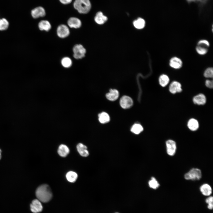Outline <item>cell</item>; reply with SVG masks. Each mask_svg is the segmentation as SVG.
<instances>
[{"instance_id":"cell-13","label":"cell","mask_w":213,"mask_h":213,"mask_svg":"<svg viewBox=\"0 0 213 213\" xmlns=\"http://www.w3.org/2000/svg\"><path fill=\"white\" fill-rule=\"evenodd\" d=\"M193 101L196 104L199 105H204L206 102V97L204 94L199 93L193 97Z\"/></svg>"},{"instance_id":"cell-34","label":"cell","mask_w":213,"mask_h":213,"mask_svg":"<svg viewBox=\"0 0 213 213\" xmlns=\"http://www.w3.org/2000/svg\"><path fill=\"white\" fill-rule=\"evenodd\" d=\"M189 3L192 2H199L202 4H204L208 0H186Z\"/></svg>"},{"instance_id":"cell-35","label":"cell","mask_w":213,"mask_h":213,"mask_svg":"<svg viewBox=\"0 0 213 213\" xmlns=\"http://www.w3.org/2000/svg\"><path fill=\"white\" fill-rule=\"evenodd\" d=\"M59 1L63 4H67L71 2L72 0H59Z\"/></svg>"},{"instance_id":"cell-10","label":"cell","mask_w":213,"mask_h":213,"mask_svg":"<svg viewBox=\"0 0 213 213\" xmlns=\"http://www.w3.org/2000/svg\"><path fill=\"white\" fill-rule=\"evenodd\" d=\"M169 90L170 92L173 94L181 92L182 91L181 85L178 81H174L170 85Z\"/></svg>"},{"instance_id":"cell-18","label":"cell","mask_w":213,"mask_h":213,"mask_svg":"<svg viewBox=\"0 0 213 213\" xmlns=\"http://www.w3.org/2000/svg\"><path fill=\"white\" fill-rule=\"evenodd\" d=\"M38 27L41 30L48 31L51 29V25L48 21L42 20L38 23Z\"/></svg>"},{"instance_id":"cell-28","label":"cell","mask_w":213,"mask_h":213,"mask_svg":"<svg viewBox=\"0 0 213 213\" xmlns=\"http://www.w3.org/2000/svg\"><path fill=\"white\" fill-rule=\"evenodd\" d=\"M9 24L7 20L4 18L0 19V30H7L8 28Z\"/></svg>"},{"instance_id":"cell-9","label":"cell","mask_w":213,"mask_h":213,"mask_svg":"<svg viewBox=\"0 0 213 213\" xmlns=\"http://www.w3.org/2000/svg\"><path fill=\"white\" fill-rule=\"evenodd\" d=\"M31 13L32 17L35 19L44 17L46 14L45 9L41 6L37 7L32 9Z\"/></svg>"},{"instance_id":"cell-37","label":"cell","mask_w":213,"mask_h":213,"mask_svg":"<svg viewBox=\"0 0 213 213\" xmlns=\"http://www.w3.org/2000/svg\"><path fill=\"white\" fill-rule=\"evenodd\" d=\"M118 213V212H116V213Z\"/></svg>"},{"instance_id":"cell-6","label":"cell","mask_w":213,"mask_h":213,"mask_svg":"<svg viewBox=\"0 0 213 213\" xmlns=\"http://www.w3.org/2000/svg\"><path fill=\"white\" fill-rule=\"evenodd\" d=\"M58 36L61 38H64L68 36L70 34V31L68 27L64 24L59 25L57 30Z\"/></svg>"},{"instance_id":"cell-30","label":"cell","mask_w":213,"mask_h":213,"mask_svg":"<svg viewBox=\"0 0 213 213\" xmlns=\"http://www.w3.org/2000/svg\"><path fill=\"white\" fill-rule=\"evenodd\" d=\"M204 76L206 78H212L213 76L212 67H209L206 68L204 72Z\"/></svg>"},{"instance_id":"cell-8","label":"cell","mask_w":213,"mask_h":213,"mask_svg":"<svg viewBox=\"0 0 213 213\" xmlns=\"http://www.w3.org/2000/svg\"><path fill=\"white\" fill-rule=\"evenodd\" d=\"M30 209L33 213H38L41 212L43 206L41 201L38 199L33 200L30 204Z\"/></svg>"},{"instance_id":"cell-22","label":"cell","mask_w":213,"mask_h":213,"mask_svg":"<svg viewBox=\"0 0 213 213\" xmlns=\"http://www.w3.org/2000/svg\"><path fill=\"white\" fill-rule=\"evenodd\" d=\"M99 120L102 124H105L109 122L110 120L109 115L106 112H103L98 115Z\"/></svg>"},{"instance_id":"cell-7","label":"cell","mask_w":213,"mask_h":213,"mask_svg":"<svg viewBox=\"0 0 213 213\" xmlns=\"http://www.w3.org/2000/svg\"><path fill=\"white\" fill-rule=\"evenodd\" d=\"M120 104L122 108L127 109L132 106L133 102L132 99L129 96H124L120 99Z\"/></svg>"},{"instance_id":"cell-5","label":"cell","mask_w":213,"mask_h":213,"mask_svg":"<svg viewBox=\"0 0 213 213\" xmlns=\"http://www.w3.org/2000/svg\"><path fill=\"white\" fill-rule=\"evenodd\" d=\"M165 143L167 154L170 156H173L177 150L176 142L172 140L169 139L166 141Z\"/></svg>"},{"instance_id":"cell-21","label":"cell","mask_w":213,"mask_h":213,"mask_svg":"<svg viewBox=\"0 0 213 213\" xmlns=\"http://www.w3.org/2000/svg\"><path fill=\"white\" fill-rule=\"evenodd\" d=\"M169 82V78L168 75L166 74H162L159 77V83L162 87L166 86L168 84Z\"/></svg>"},{"instance_id":"cell-31","label":"cell","mask_w":213,"mask_h":213,"mask_svg":"<svg viewBox=\"0 0 213 213\" xmlns=\"http://www.w3.org/2000/svg\"><path fill=\"white\" fill-rule=\"evenodd\" d=\"M205 202L207 204V208L208 209L211 210L213 208V197L212 196H209L207 198Z\"/></svg>"},{"instance_id":"cell-29","label":"cell","mask_w":213,"mask_h":213,"mask_svg":"<svg viewBox=\"0 0 213 213\" xmlns=\"http://www.w3.org/2000/svg\"><path fill=\"white\" fill-rule=\"evenodd\" d=\"M196 52L200 55H205L208 51V49L206 47L199 45H197L196 46Z\"/></svg>"},{"instance_id":"cell-32","label":"cell","mask_w":213,"mask_h":213,"mask_svg":"<svg viewBox=\"0 0 213 213\" xmlns=\"http://www.w3.org/2000/svg\"><path fill=\"white\" fill-rule=\"evenodd\" d=\"M197 45L207 48L209 46L210 44L209 42L207 40L202 39L199 41L197 43Z\"/></svg>"},{"instance_id":"cell-15","label":"cell","mask_w":213,"mask_h":213,"mask_svg":"<svg viewBox=\"0 0 213 213\" xmlns=\"http://www.w3.org/2000/svg\"><path fill=\"white\" fill-rule=\"evenodd\" d=\"M187 127L192 131L197 130L199 127V123L196 119L192 118L190 119L187 122Z\"/></svg>"},{"instance_id":"cell-1","label":"cell","mask_w":213,"mask_h":213,"mask_svg":"<svg viewBox=\"0 0 213 213\" xmlns=\"http://www.w3.org/2000/svg\"><path fill=\"white\" fill-rule=\"evenodd\" d=\"M37 199L43 203L49 201L51 199L52 194L49 186L47 184H43L39 186L36 192Z\"/></svg>"},{"instance_id":"cell-2","label":"cell","mask_w":213,"mask_h":213,"mask_svg":"<svg viewBox=\"0 0 213 213\" xmlns=\"http://www.w3.org/2000/svg\"><path fill=\"white\" fill-rule=\"evenodd\" d=\"M73 7L79 13L86 14L90 11L91 4L89 0H75Z\"/></svg>"},{"instance_id":"cell-3","label":"cell","mask_w":213,"mask_h":213,"mask_svg":"<svg viewBox=\"0 0 213 213\" xmlns=\"http://www.w3.org/2000/svg\"><path fill=\"white\" fill-rule=\"evenodd\" d=\"M201 177V170L198 168H194L191 169L184 176L185 179L187 180H199Z\"/></svg>"},{"instance_id":"cell-33","label":"cell","mask_w":213,"mask_h":213,"mask_svg":"<svg viewBox=\"0 0 213 213\" xmlns=\"http://www.w3.org/2000/svg\"><path fill=\"white\" fill-rule=\"evenodd\" d=\"M205 85L206 86L209 88H213V81L210 80H206L205 82Z\"/></svg>"},{"instance_id":"cell-12","label":"cell","mask_w":213,"mask_h":213,"mask_svg":"<svg viewBox=\"0 0 213 213\" xmlns=\"http://www.w3.org/2000/svg\"><path fill=\"white\" fill-rule=\"evenodd\" d=\"M67 23L69 27L76 29L80 28L82 25L80 20L77 17H74L69 18L67 20Z\"/></svg>"},{"instance_id":"cell-17","label":"cell","mask_w":213,"mask_h":213,"mask_svg":"<svg viewBox=\"0 0 213 213\" xmlns=\"http://www.w3.org/2000/svg\"><path fill=\"white\" fill-rule=\"evenodd\" d=\"M106 98L109 100L113 101L117 100L119 96L118 91L115 89H110L109 92L106 95Z\"/></svg>"},{"instance_id":"cell-14","label":"cell","mask_w":213,"mask_h":213,"mask_svg":"<svg viewBox=\"0 0 213 213\" xmlns=\"http://www.w3.org/2000/svg\"><path fill=\"white\" fill-rule=\"evenodd\" d=\"M200 190L201 193L206 196H210L212 192L211 187L207 183H204L201 185L200 187Z\"/></svg>"},{"instance_id":"cell-4","label":"cell","mask_w":213,"mask_h":213,"mask_svg":"<svg viewBox=\"0 0 213 213\" xmlns=\"http://www.w3.org/2000/svg\"><path fill=\"white\" fill-rule=\"evenodd\" d=\"M73 56L76 59H81L84 57L86 53V50L80 44L75 45L73 48Z\"/></svg>"},{"instance_id":"cell-25","label":"cell","mask_w":213,"mask_h":213,"mask_svg":"<svg viewBox=\"0 0 213 213\" xmlns=\"http://www.w3.org/2000/svg\"><path fill=\"white\" fill-rule=\"evenodd\" d=\"M130 130L133 133L136 134H138L143 130V128L141 125L139 124H135L132 126Z\"/></svg>"},{"instance_id":"cell-23","label":"cell","mask_w":213,"mask_h":213,"mask_svg":"<svg viewBox=\"0 0 213 213\" xmlns=\"http://www.w3.org/2000/svg\"><path fill=\"white\" fill-rule=\"evenodd\" d=\"M134 26L138 29H142L143 28L145 25V20L141 18H139L133 22Z\"/></svg>"},{"instance_id":"cell-11","label":"cell","mask_w":213,"mask_h":213,"mask_svg":"<svg viewBox=\"0 0 213 213\" xmlns=\"http://www.w3.org/2000/svg\"><path fill=\"white\" fill-rule=\"evenodd\" d=\"M183 62L179 58L174 57L171 58L169 61L170 66L175 69H180L183 66Z\"/></svg>"},{"instance_id":"cell-19","label":"cell","mask_w":213,"mask_h":213,"mask_svg":"<svg viewBox=\"0 0 213 213\" xmlns=\"http://www.w3.org/2000/svg\"><path fill=\"white\" fill-rule=\"evenodd\" d=\"M77 151L80 155L83 157H87L89 154L86 146L81 143H79L77 146Z\"/></svg>"},{"instance_id":"cell-24","label":"cell","mask_w":213,"mask_h":213,"mask_svg":"<svg viewBox=\"0 0 213 213\" xmlns=\"http://www.w3.org/2000/svg\"><path fill=\"white\" fill-rule=\"evenodd\" d=\"M66 178L67 180L71 183H74L78 178V175L75 172L72 171L68 172L66 174Z\"/></svg>"},{"instance_id":"cell-16","label":"cell","mask_w":213,"mask_h":213,"mask_svg":"<svg viewBox=\"0 0 213 213\" xmlns=\"http://www.w3.org/2000/svg\"><path fill=\"white\" fill-rule=\"evenodd\" d=\"M94 20L98 24L102 25L104 24L108 20L106 16L104 15L101 12H98L94 17Z\"/></svg>"},{"instance_id":"cell-20","label":"cell","mask_w":213,"mask_h":213,"mask_svg":"<svg viewBox=\"0 0 213 213\" xmlns=\"http://www.w3.org/2000/svg\"><path fill=\"white\" fill-rule=\"evenodd\" d=\"M69 148L64 144H61L58 148V153L62 157H66L69 154Z\"/></svg>"},{"instance_id":"cell-36","label":"cell","mask_w":213,"mask_h":213,"mask_svg":"<svg viewBox=\"0 0 213 213\" xmlns=\"http://www.w3.org/2000/svg\"><path fill=\"white\" fill-rule=\"evenodd\" d=\"M1 149H0V159H1Z\"/></svg>"},{"instance_id":"cell-26","label":"cell","mask_w":213,"mask_h":213,"mask_svg":"<svg viewBox=\"0 0 213 213\" xmlns=\"http://www.w3.org/2000/svg\"><path fill=\"white\" fill-rule=\"evenodd\" d=\"M61 64L62 66L64 67L68 68L72 66V61L71 59L69 57H63L62 59Z\"/></svg>"},{"instance_id":"cell-27","label":"cell","mask_w":213,"mask_h":213,"mask_svg":"<svg viewBox=\"0 0 213 213\" xmlns=\"http://www.w3.org/2000/svg\"><path fill=\"white\" fill-rule=\"evenodd\" d=\"M148 184L150 188L154 189H157L160 186V184L154 177L151 178V180L148 182Z\"/></svg>"}]
</instances>
